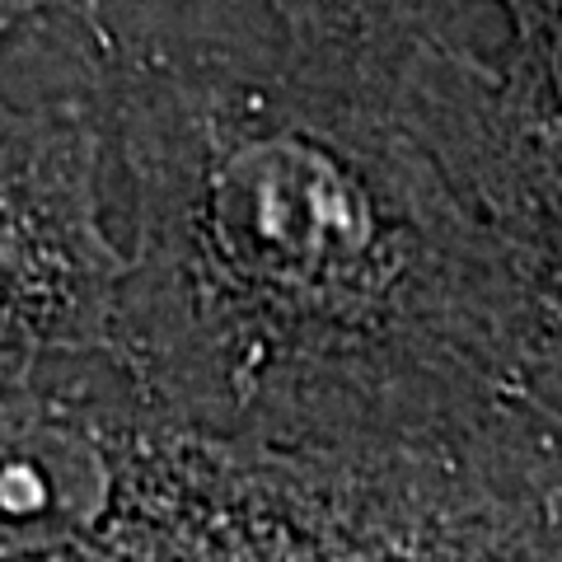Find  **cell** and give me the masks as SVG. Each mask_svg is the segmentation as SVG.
<instances>
[{"mask_svg": "<svg viewBox=\"0 0 562 562\" xmlns=\"http://www.w3.org/2000/svg\"><path fill=\"white\" fill-rule=\"evenodd\" d=\"M221 225L239 249L272 254L291 268H319L361 244V192L333 155L301 136L239 146L216 179Z\"/></svg>", "mask_w": 562, "mask_h": 562, "instance_id": "obj_1", "label": "cell"}, {"mask_svg": "<svg viewBox=\"0 0 562 562\" xmlns=\"http://www.w3.org/2000/svg\"><path fill=\"white\" fill-rule=\"evenodd\" d=\"M33 10H57V14H70V20H80V24H94L103 0H5V24L14 29L20 20H29Z\"/></svg>", "mask_w": 562, "mask_h": 562, "instance_id": "obj_2", "label": "cell"}]
</instances>
